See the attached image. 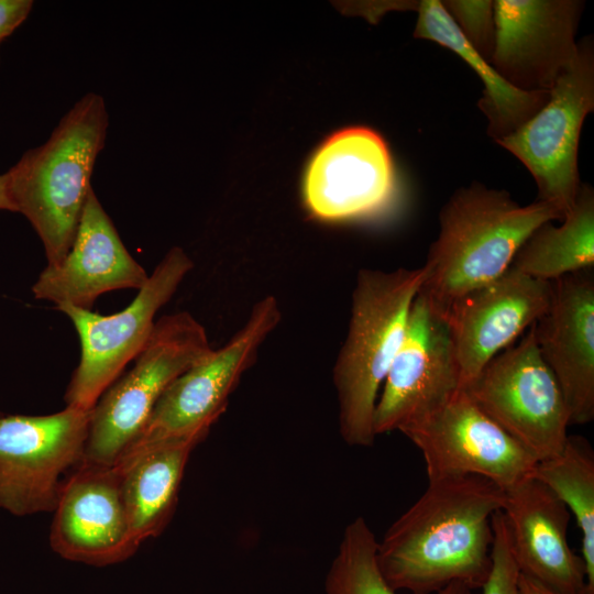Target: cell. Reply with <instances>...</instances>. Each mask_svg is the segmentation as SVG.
I'll return each instance as SVG.
<instances>
[{
    "instance_id": "obj_1",
    "label": "cell",
    "mask_w": 594,
    "mask_h": 594,
    "mask_svg": "<svg viewBox=\"0 0 594 594\" xmlns=\"http://www.w3.org/2000/svg\"><path fill=\"white\" fill-rule=\"evenodd\" d=\"M504 504L505 491L479 475L429 481L377 544L388 585L411 594H436L455 582L481 588L492 565V518Z\"/></svg>"
},
{
    "instance_id": "obj_2",
    "label": "cell",
    "mask_w": 594,
    "mask_h": 594,
    "mask_svg": "<svg viewBox=\"0 0 594 594\" xmlns=\"http://www.w3.org/2000/svg\"><path fill=\"white\" fill-rule=\"evenodd\" d=\"M564 216L554 204L520 206L506 190L479 183L458 189L439 212L419 293L446 314L453 301L504 274L538 227Z\"/></svg>"
},
{
    "instance_id": "obj_3",
    "label": "cell",
    "mask_w": 594,
    "mask_h": 594,
    "mask_svg": "<svg viewBox=\"0 0 594 594\" xmlns=\"http://www.w3.org/2000/svg\"><path fill=\"white\" fill-rule=\"evenodd\" d=\"M108 125L103 98L88 92L42 145L25 152L6 172L15 212L41 239L47 265L59 264L73 244Z\"/></svg>"
},
{
    "instance_id": "obj_4",
    "label": "cell",
    "mask_w": 594,
    "mask_h": 594,
    "mask_svg": "<svg viewBox=\"0 0 594 594\" xmlns=\"http://www.w3.org/2000/svg\"><path fill=\"white\" fill-rule=\"evenodd\" d=\"M424 279V266L358 272L346 337L332 371L339 430L350 446L374 442L378 391L404 339Z\"/></svg>"
},
{
    "instance_id": "obj_5",
    "label": "cell",
    "mask_w": 594,
    "mask_h": 594,
    "mask_svg": "<svg viewBox=\"0 0 594 594\" xmlns=\"http://www.w3.org/2000/svg\"><path fill=\"white\" fill-rule=\"evenodd\" d=\"M211 350L206 329L191 314L179 311L156 320L133 366L91 409L82 462L113 466L165 389Z\"/></svg>"
},
{
    "instance_id": "obj_6",
    "label": "cell",
    "mask_w": 594,
    "mask_h": 594,
    "mask_svg": "<svg viewBox=\"0 0 594 594\" xmlns=\"http://www.w3.org/2000/svg\"><path fill=\"white\" fill-rule=\"evenodd\" d=\"M280 319L282 311L274 296H265L255 302L244 326L223 346L211 350L172 382L119 460L166 440L205 439L226 411L241 376L253 365L260 346Z\"/></svg>"
},
{
    "instance_id": "obj_7",
    "label": "cell",
    "mask_w": 594,
    "mask_h": 594,
    "mask_svg": "<svg viewBox=\"0 0 594 594\" xmlns=\"http://www.w3.org/2000/svg\"><path fill=\"white\" fill-rule=\"evenodd\" d=\"M187 253L175 246L156 265L134 299L121 311L100 315L69 305L56 309L69 318L80 342V360L65 393L66 406L91 410L101 395L150 339L157 311L193 270Z\"/></svg>"
},
{
    "instance_id": "obj_8",
    "label": "cell",
    "mask_w": 594,
    "mask_h": 594,
    "mask_svg": "<svg viewBox=\"0 0 594 594\" xmlns=\"http://www.w3.org/2000/svg\"><path fill=\"white\" fill-rule=\"evenodd\" d=\"M532 326L463 389L485 415L542 461L561 452L570 424L564 397L538 351Z\"/></svg>"
},
{
    "instance_id": "obj_9",
    "label": "cell",
    "mask_w": 594,
    "mask_h": 594,
    "mask_svg": "<svg viewBox=\"0 0 594 594\" xmlns=\"http://www.w3.org/2000/svg\"><path fill=\"white\" fill-rule=\"evenodd\" d=\"M594 109L592 41L579 42L578 55L559 77L547 103L512 134L495 141L530 172L539 201L573 207L581 180L578 148L585 117Z\"/></svg>"
},
{
    "instance_id": "obj_10",
    "label": "cell",
    "mask_w": 594,
    "mask_h": 594,
    "mask_svg": "<svg viewBox=\"0 0 594 594\" xmlns=\"http://www.w3.org/2000/svg\"><path fill=\"white\" fill-rule=\"evenodd\" d=\"M90 416L66 406L0 417V508L15 516L54 510L66 474L82 462Z\"/></svg>"
},
{
    "instance_id": "obj_11",
    "label": "cell",
    "mask_w": 594,
    "mask_h": 594,
    "mask_svg": "<svg viewBox=\"0 0 594 594\" xmlns=\"http://www.w3.org/2000/svg\"><path fill=\"white\" fill-rule=\"evenodd\" d=\"M404 433L421 452L428 481L479 475L503 490L534 471L537 460L459 389Z\"/></svg>"
},
{
    "instance_id": "obj_12",
    "label": "cell",
    "mask_w": 594,
    "mask_h": 594,
    "mask_svg": "<svg viewBox=\"0 0 594 594\" xmlns=\"http://www.w3.org/2000/svg\"><path fill=\"white\" fill-rule=\"evenodd\" d=\"M459 389V369L446 316L418 293L376 402L375 435L399 430L425 417Z\"/></svg>"
},
{
    "instance_id": "obj_13",
    "label": "cell",
    "mask_w": 594,
    "mask_h": 594,
    "mask_svg": "<svg viewBox=\"0 0 594 594\" xmlns=\"http://www.w3.org/2000/svg\"><path fill=\"white\" fill-rule=\"evenodd\" d=\"M395 190V168L384 139L365 127L327 138L310 158L304 201L317 219L342 221L376 212Z\"/></svg>"
},
{
    "instance_id": "obj_14",
    "label": "cell",
    "mask_w": 594,
    "mask_h": 594,
    "mask_svg": "<svg viewBox=\"0 0 594 594\" xmlns=\"http://www.w3.org/2000/svg\"><path fill=\"white\" fill-rule=\"evenodd\" d=\"M494 6L492 66L516 89L550 91L578 55L575 33L584 2L496 0Z\"/></svg>"
},
{
    "instance_id": "obj_15",
    "label": "cell",
    "mask_w": 594,
    "mask_h": 594,
    "mask_svg": "<svg viewBox=\"0 0 594 594\" xmlns=\"http://www.w3.org/2000/svg\"><path fill=\"white\" fill-rule=\"evenodd\" d=\"M552 284L513 267L493 282L453 301L446 311L465 388L499 352L508 348L548 310Z\"/></svg>"
},
{
    "instance_id": "obj_16",
    "label": "cell",
    "mask_w": 594,
    "mask_h": 594,
    "mask_svg": "<svg viewBox=\"0 0 594 594\" xmlns=\"http://www.w3.org/2000/svg\"><path fill=\"white\" fill-rule=\"evenodd\" d=\"M53 513L50 543L65 560L106 566L136 552L113 466L81 462L64 481Z\"/></svg>"
},
{
    "instance_id": "obj_17",
    "label": "cell",
    "mask_w": 594,
    "mask_h": 594,
    "mask_svg": "<svg viewBox=\"0 0 594 594\" xmlns=\"http://www.w3.org/2000/svg\"><path fill=\"white\" fill-rule=\"evenodd\" d=\"M551 284V301L532 326L534 338L560 386L570 426L584 425L594 419L593 268Z\"/></svg>"
},
{
    "instance_id": "obj_18",
    "label": "cell",
    "mask_w": 594,
    "mask_h": 594,
    "mask_svg": "<svg viewBox=\"0 0 594 594\" xmlns=\"http://www.w3.org/2000/svg\"><path fill=\"white\" fill-rule=\"evenodd\" d=\"M147 278L91 189L68 253L59 264L47 265L31 290L38 300L91 310L102 294L139 290Z\"/></svg>"
},
{
    "instance_id": "obj_19",
    "label": "cell",
    "mask_w": 594,
    "mask_h": 594,
    "mask_svg": "<svg viewBox=\"0 0 594 594\" xmlns=\"http://www.w3.org/2000/svg\"><path fill=\"white\" fill-rule=\"evenodd\" d=\"M504 491L502 512L520 574L556 594H593L584 560L568 542L571 514L563 502L531 475Z\"/></svg>"
},
{
    "instance_id": "obj_20",
    "label": "cell",
    "mask_w": 594,
    "mask_h": 594,
    "mask_svg": "<svg viewBox=\"0 0 594 594\" xmlns=\"http://www.w3.org/2000/svg\"><path fill=\"white\" fill-rule=\"evenodd\" d=\"M202 440L190 437L162 441L113 465L136 550L145 540L157 537L172 519L189 455Z\"/></svg>"
},
{
    "instance_id": "obj_21",
    "label": "cell",
    "mask_w": 594,
    "mask_h": 594,
    "mask_svg": "<svg viewBox=\"0 0 594 594\" xmlns=\"http://www.w3.org/2000/svg\"><path fill=\"white\" fill-rule=\"evenodd\" d=\"M416 11L414 36L451 50L482 79L485 88L479 108L487 118V133L494 141L515 132L547 103L550 91L527 92L506 82L464 38L441 1H418Z\"/></svg>"
},
{
    "instance_id": "obj_22",
    "label": "cell",
    "mask_w": 594,
    "mask_h": 594,
    "mask_svg": "<svg viewBox=\"0 0 594 594\" xmlns=\"http://www.w3.org/2000/svg\"><path fill=\"white\" fill-rule=\"evenodd\" d=\"M538 227L517 251L510 267L534 278L552 282L593 268L594 191L581 184L573 207L561 220Z\"/></svg>"
},
{
    "instance_id": "obj_23",
    "label": "cell",
    "mask_w": 594,
    "mask_h": 594,
    "mask_svg": "<svg viewBox=\"0 0 594 594\" xmlns=\"http://www.w3.org/2000/svg\"><path fill=\"white\" fill-rule=\"evenodd\" d=\"M563 502L582 536L586 582L594 594V452L581 436H568L557 455L538 461L530 474Z\"/></svg>"
},
{
    "instance_id": "obj_24",
    "label": "cell",
    "mask_w": 594,
    "mask_h": 594,
    "mask_svg": "<svg viewBox=\"0 0 594 594\" xmlns=\"http://www.w3.org/2000/svg\"><path fill=\"white\" fill-rule=\"evenodd\" d=\"M377 544L363 517L344 529L338 553L326 578L327 594H396L383 576L377 561ZM468 585L455 582L436 594H474Z\"/></svg>"
},
{
    "instance_id": "obj_25",
    "label": "cell",
    "mask_w": 594,
    "mask_h": 594,
    "mask_svg": "<svg viewBox=\"0 0 594 594\" xmlns=\"http://www.w3.org/2000/svg\"><path fill=\"white\" fill-rule=\"evenodd\" d=\"M443 8L470 45L491 63L496 37L492 0H444Z\"/></svg>"
},
{
    "instance_id": "obj_26",
    "label": "cell",
    "mask_w": 594,
    "mask_h": 594,
    "mask_svg": "<svg viewBox=\"0 0 594 594\" xmlns=\"http://www.w3.org/2000/svg\"><path fill=\"white\" fill-rule=\"evenodd\" d=\"M492 528V565L481 587L483 594H522L519 585L520 572L513 556L507 524L502 510L494 514Z\"/></svg>"
},
{
    "instance_id": "obj_27",
    "label": "cell",
    "mask_w": 594,
    "mask_h": 594,
    "mask_svg": "<svg viewBox=\"0 0 594 594\" xmlns=\"http://www.w3.org/2000/svg\"><path fill=\"white\" fill-rule=\"evenodd\" d=\"M32 7L31 0H0V44L25 21Z\"/></svg>"
},
{
    "instance_id": "obj_28",
    "label": "cell",
    "mask_w": 594,
    "mask_h": 594,
    "mask_svg": "<svg viewBox=\"0 0 594 594\" xmlns=\"http://www.w3.org/2000/svg\"><path fill=\"white\" fill-rule=\"evenodd\" d=\"M519 585L522 594H556L536 581L521 574L519 578Z\"/></svg>"
},
{
    "instance_id": "obj_29",
    "label": "cell",
    "mask_w": 594,
    "mask_h": 594,
    "mask_svg": "<svg viewBox=\"0 0 594 594\" xmlns=\"http://www.w3.org/2000/svg\"><path fill=\"white\" fill-rule=\"evenodd\" d=\"M0 210L15 212L8 190L7 173L0 174Z\"/></svg>"
},
{
    "instance_id": "obj_30",
    "label": "cell",
    "mask_w": 594,
    "mask_h": 594,
    "mask_svg": "<svg viewBox=\"0 0 594 594\" xmlns=\"http://www.w3.org/2000/svg\"><path fill=\"white\" fill-rule=\"evenodd\" d=\"M2 416V414L0 413V417Z\"/></svg>"
}]
</instances>
